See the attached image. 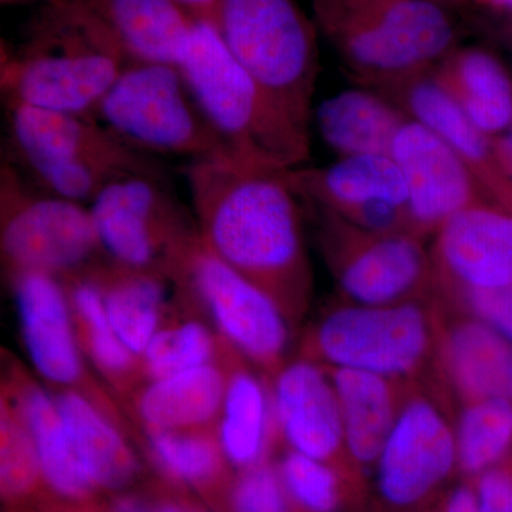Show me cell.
<instances>
[{
	"label": "cell",
	"instance_id": "obj_13",
	"mask_svg": "<svg viewBox=\"0 0 512 512\" xmlns=\"http://www.w3.org/2000/svg\"><path fill=\"white\" fill-rule=\"evenodd\" d=\"M8 278L23 342L37 373L57 389L82 394L131 440L138 441L140 433L87 370L63 279L37 271L15 272Z\"/></svg>",
	"mask_w": 512,
	"mask_h": 512
},
{
	"label": "cell",
	"instance_id": "obj_33",
	"mask_svg": "<svg viewBox=\"0 0 512 512\" xmlns=\"http://www.w3.org/2000/svg\"><path fill=\"white\" fill-rule=\"evenodd\" d=\"M457 473L473 480L512 453V402L504 397L461 406L454 421Z\"/></svg>",
	"mask_w": 512,
	"mask_h": 512
},
{
	"label": "cell",
	"instance_id": "obj_16",
	"mask_svg": "<svg viewBox=\"0 0 512 512\" xmlns=\"http://www.w3.org/2000/svg\"><path fill=\"white\" fill-rule=\"evenodd\" d=\"M390 157L406 183L413 234L424 241L458 212L488 202L457 151L417 121L403 124Z\"/></svg>",
	"mask_w": 512,
	"mask_h": 512
},
{
	"label": "cell",
	"instance_id": "obj_17",
	"mask_svg": "<svg viewBox=\"0 0 512 512\" xmlns=\"http://www.w3.org/2000/svg\"><path fill=\"white\" fill-rule=\"evenodd\" d=\"M104 37L128 62L177 66L195 19L173 0H49Z\"/></svg>",
	"mask_w": 512,
	"mask_h": 512
},
{
	"label": "cell",
	"instance_id": "obj_37",
	"mask_svg": "<svg viewBox=\"0 0 512 512\" xmlns=\"http://www.w3.org/2000/svg\"><path fill=\"white\" fill-rule=\"evenodd\" d=\"M437 295L451 311L480 320L512 343V284L490 289L437 285Z\"/></svg>",
	"mask_w": 512,
	"mask_h": 512
},
{
	"label": "cell",
	"instance_id": "obj_29",
	"mask_svg": "<svg viewBox=\"0 0 512 512\" xmlns=\"http://www.w3.org/2000/svg\"><path fill=\"white\" fill-rule=\"evenodd\" d=\"M441 89L487 136L512 126V80L504 64L487 50H453L433 69Z\"/></svg>",
	"mask_w": 512,
	"mask_h": 512
},
{
	"label": "cell",
	"instance_id": "obj_12",
	"mask_svg": "<svg viewBox=\"0 0 512 512\" xmlns=\"http://www.w3.org/2000/svg\"><path fill=\"white\" fill-rule=\"evenodd\" d=\"M101 251L113 264L167 274L200 234L156 173H128L110 181L90 202Z\"/></svg>",
	"mask_w": 512,
	"mask_h": 512
},
{
	"label": "cell",
	"instance_id": "obj_1",
	"mask_svg": "<svg viewBox=\"0 0 512 512\" xmlns=\"http://www.w3.org/2000/svg\"><path fill=\"white\" fill-rule=\"evenodd\" d=\"M284 171L225 158L185 170L202 241L278 306L295 332L311 306L313 274L298 195Z\"/></svg>",
	"mask_w": 512,
	"mask_h": 512
},
{
	"label": "cell",
	"instance_id": "obj_10",
	"mask_svg": "<svg viewBox=\"0 0 512 512\" xmlns=\"http://www.w3.org/2000/svg\"><path fill=\"white\" fill-rule=\"evenodd\" d=\"M451 403L427 383H417L375 468L377 512H431L457 473Z\"/></svg>",
	"mask_w": 512,
	"mask_h": 512
},
{
	"label": "cell",
	"instance_id": "obj_25",
	"mask_svg": "<svg viewBox=\"0 0 512 512\" xmlns=\"http://www.w3.org/2000/svg\"><path fill=\"white\" fill-rule=\"evenodd\" d=\"M53 397L87 480L101 497L126 493L141 476L130 437L82 394L57 389Z\"/></svg>",
	"mask_w": 512,
	"mask_h": 512
},
{
	"label": "cell",
	"instance_id": "obj_24",
	"mask_svg": "<svg viewBox=\"0 0 512 512\" xmlns=\"http://www.w3.org/2000/svg\"><path fill=\"white\" fill-rule=\"evenodd\" d=\"M322 367L338 396L350 457L366 474L370 467L375 468L417 383L360 370Z\"/></svg>",
	"mask_w": 512,
	"mask_h": 512
},
{
	"label": "cell",
	"instance_id": "obj_46",
	"mask_svg": "<svg viewBox=\"0 0 512 512\" xmlns=\"http://www.w3.org/2000/svg\"><path fill=\"white\" fill-rule=\"evenodd\" d=\"M3 512H19V511L12 510V508H6V510L3 511Z\"/></svg>",
	"mask_w": 512,
	"mask_h": 512
},
{
	"label": "cell",
	"instance_id": "obj_35",
	"mask_svg": "<svg viewBox=\"0 0 512 512\" xmlns=\"http://www.w3.org/2000/svg\"><path fill=\"white\" fill-rule=\"evenodd\" d=\"M279 476L291 510L301 512H342L360 510L366 488L338 473L335 468L286 447L278 463Z\"/></svg>",
	"mask_w": 512,
	"mask_h": 512
},
{
	"label": "cell",
	"instance_id": "obj_39",
	"mask_svg": "<svg viewBox=\"0 0 512 512\" xmlns=\"http://www.w3.org/2000/svg\"><path fill=\"white\" fill-rule=\"evenodd\" d=\"M19 512H154L150 500L133 494L109 495L87 503H69L49 495L35 507Z\"/></svg>",
	"mask_w": 512,
	"mask_h": 512
},
{
	"label": "cell",
	"instance_id": "obj_40",
	"mask_svg": "<svg viewBox=\"0 0 512 512\" xmlns=\"http://www.w3.org/2000/svg\"><path fill=\"white\" fill-rule=\"evenodd\" d=\"M150 503L154 512H214L198 495L163 477L151 485Z\"/></svg>",
	"mask_w": 512,
	"mask_h": 512
},
{
	"label": "cell",
	"instance_id": "obj_5",
	"mask_svg": "<svg viewBox=\"0 0 512 512\" xmlns=\"http://www.w3.org/2000/svg\"><path fill=\"white\" fill-rule=\"evenodd\" d=\"M128 60L104 37L47 3L28 45L3 56L8 104L96 117Z\"/></svg>",
	"mask_w": 512,
	"mask_h": 512
},
{
	"label": "cell",
	"instance_id": "obj_31",
	"mask_svg": "<svg viewBox=\"0 0 512 512\" xmlns=\"http://www.w3.org/2000/svg\"><path fill=\"white\" fill-rule=\"evenodd\" d=\"M409 117L382 94L346 90L323 101L316 126L340 157L390 156L394 138Z\"/></svg>",
	"mask_w": 512,
	"mask_h": 512
},
{
	"label": "cell",
	"instance_id": "obj_28",
	"mask_svg": "<svg viewBox=\"0 0 512 512\" xmlns=\"http://www.w3.org/2000/svg\"><path fill=\"white\" fill-rule=\"evenodd\" d=\"M103 298L111 326L121 342L141 357L148 343L173 311L167 298L173 278L160 272L137 271L111 261H97L89 268Z\"/></svg>",
	"mask_w": 512,
	"mask_h": 512
},
{
	"label": "cell",
	"instance_id": "obj_49",
	"mask_svg": "<svg viewBox=\"0 0 512 512\" xmlns=\"http://www.w3.org/2000/svg\"><path fill=\"white\" fill-rule=\"evenodd\" d=\"M431 512H440V511H431Z\"/></svg>",
	"mask_w": 512,
	"mask_h": 512
},
{
	"label": "cell",
	"instance_id": "obj_27",
	"mask_svg": "<svg viewBox=\"0 0 512 512\" xmlns=\"http://www.w3.org/2000/svg\"><path fill=\"white\" fill-rule=\"evenodd\" d=\"M141 446L160 477L198 495L214 512H225L237 471L222 450L217 427L144 431Z\"/></svg>",
	"mask_w": 512,
	"mask_h": 512
},
{
	"label": "cell",
	"instance_id": "obj_8",
	"mask_svg": "<svg viewBox=\"0 0 512 512\" xmlns=\"http://www.w3.org/2000/svg\"><path fill=\"white\" fill-rule=\"evenodd\" d=\"M312 207L320 252L340 302L389 306L437 295L436 271L424 239L406 232L369 231Z\"/></svg>",
	"mask_w": 512,
	"mask_h": 512
},
{
	"label": "cell",
	"instance_id": "obj_22",
	"mask_svg": "<svg viewBox=\"0 0 512 512\" xmlns=\"http://www.w3.org/2000/svg\"><path fill=\"white\" fill-rule=\"evenodd\" d=\"M2 393L15 403L35 440L50 493L69 503L99 500L101 495L84 476L55 397L19 363H8Z\"/></svg>",
	"mask_w": 512,
	"mask_h": 512
},
{
	"label": "cell",
	"instance_id": "obj_36",
	"mask_svg": "<svg viewBox=\"0 0 512 512\" xmlns=\"http://www.w3.org/2000/svg\"><path fill=\"white\" fill-rule=\"evenodd\" d=\"M225 512H291L288 495L272 460L237 471Z\"/></svg>",
	"mask_w": 512,
	"mask_h": 512
},
{
	"label": "cell",
	"instance_id": "obj_19",
	"mask_svg": "<svg viewBox=\"0 0 512 512\" xmlns=\"http://www.w3.org/2000/svg\"><path fill=\"white\" fill-rule=\"evenodd\" d=\"M376 92L409 119L443 137L470 168L485 200L512 211V181L498 163L491 137L458 109L434 79L433 70L380 87Z\"/></svg>",
	"mask_w": 512,
	"mask_h": 512
},
{
	"label": "cell",
	"instance_id": "obj_42",
	"mask_svg": "<svg viewBox=\"0 0 512 512\" xmlns=\"http://www.w3.org/2000/svg\"><path fill=\"white\" fill-rule=\"evenodd\" d=\"M494 153L498 163L503 168L504 174L512 181V126L504 133L491 137Z\"/></svg>",
	"mask_w": 512,
	"mask_h": 512
},
{
	"label": "cell",
	"instance_id": "obj_43",
	"mask_svg": "<svg viewBox=\"0 0 512 512\" xmlns=\"http://www.w3.org/2000/svg\"><path fill=\"white\" fill-rule=\"evenodd\" d=\"M173 2L187 10L195 19L211 22L218 0H173Z\"/></svg>",
	"mask_w": 512,
	"mask_h": 512
},
{
	"label": "cell",
	"instance_id": "obj_47",
	"mask_svg": "<svg viewBox=\"0 0 512 512\" xmlns=\"http://www.w3.org/2000/svg\"><path fill=\"white\" fill-rule=\"evenodd\" d=\"M3 2H12V0H3Z\"/></svg>",
	"mask_w": 512,
	"mask_h": 512
},
{
	"label": "cell",
	"instance_id": "obj_45",
	"mask_svg": "<svg viewBox=\"0 0 512 512\" xmlns=\"http://www.w3.org/2000/svg\"><path fill=\"white\" fill-rule=\"evenodd\" d=\"M507 399L510 400V402H512V365H511L510 383H508Z\"/></svg>",
	"mask_w": 512,
	"mask_h": 512
},
{
	"label": "cell",
	"instance_id": "obj_9",
	"mask_svg": "<svg viewBox=\"0 0 512 512\" xmlns=\"http://www.w3.org/2000/svg\"><path fill=\"white\" fill-rule=\"evenodd\" d=\"M170 276L266 379H274L289 362L293 329L288 320L261 289L222 262L200 234L177 256Z\"/></svg>",
	"mask_w": 512,
	"mask_h": 512
},
{
	"label": "cell",
	"instance_id": "obj_11",
	"mask_svg": "<svg viewBox=\"0 0 512 512\" xmlns=\"http://www.w3.org/2000/svg\"><path fill=\"white\" fill-rule=\"evenodd\" d=\"M0 247L6 275L69 276L96 264L101 245L89 208L29 191L13 168L0 177Z\"/></svg>",
	"mask_w": 512,
	"mask_h": 512
},
{
	"label": "cell",
	"instance_id": "obj_41",
	"mask_svg": "<svg viewBox=\"0 0 512 512\" xmlns=\"http://www.w3.org/2000/svg\"><path fill=\"white\" fill-rule=\"evenodd\" d=\"M440 512H481L478 508L476 495L470 484L464 481L444 495L440 503Z\"/></svg>",
	"mask_w": 512,
	"mask_h": 512
},
{
	"label": "cell",
	"instance_id": "obj_18",
	"mask_svg": "<svg viewBox=\"0 0 512 512\" xmlns=\"http://www.w3.org/2000/svg\"><path fill=\"white\" fill-rule=\"evenodd\" d=\"M437 285L490 289L512 284V211L481 202L458 212L434 235Z\"/></svg>",
	"mask_w": 512,
	"mask_h": 512
},
{
	"label": "cell",
	"instance_id": "obj_30",
	"mask_svg": "<svg viewBox=\"0 0 512 512\" xmlns=\"http://www.w3.org/2000/svg\"><path fill=\"white\" fill-rule=\"evenodd\" d=\"M62 279L84 356L106 379L121 403L126 402L138 387L147 382L143 360L121 342L111 326L99 286L90 275L89 268Z\"/></svg>",
	"mask_w": 512,
	"mask_h": 512
},
{
	"label": "cell",
	"instance_id": "obj_3",
	"mask_svg": "<svg viewBox=\"0 0 512 512\" xmlns=\"http://www.w3.org/2000/svg\"><path fill=\"white\" fill-rule=\"evenodd\" d=\"M313 20L350 76L376 90L457 49L453 20L433 0H313Z\"/></svg>",
	"mask_w": 512,
	"mask_h": 512
},
{
	"label": "cell",
	"instance_id": "obj_6",
	"mask_svg": "<svg viewBox=\"0 0 512 512\" xmlns=\"http://www.w3.org/2000/svg\"><path fill=\"white\" fill-rule=\"evenodd\" d=\"M211 23L235 60L308 130L318 28L298 0H218Z\"/></svg>",
	"mask_w": 512,
	"mask_h": 512
},
{
	"label": "cell",
	"instance_id": "obj_21",
	"mask_svg": "<svg viewBox=\"0 0 512 512\" xmlns=\"http://www.w3.org/2000/svg\"><path fill=\"white\" fill-rule=\"evenodd\" d=\"M221 363L227 370V389L218 420V437L235 471L272 460L284 444L276 424L271 384L256 367L228 343Z\"/></svg>",
	"mask_w": 512,
	"mask_h": 512
},
{
	"label": "cell",
	"instance_id": "obj_44",
	"mask_svg": "<svg viewBox=\"0 0 512 512\" xmlns=\"http://www.w3.org/2000/svg\"><path fill=\"white\" fill-rule=\"evenodd\" d=\"M484 5L493 6V8L507 10L512 13V0H476Z\"/></svg>",
	"mask_w": 512,
	"mask_h": 512
},
{
	"label": "cell",
	"instance_id": "obj_20",
	"mask_svg": "<svg viewBox=\"0 0 512 512\" xmlns=\"http://www.w3.org/2000/svg\"><path fill=\"white\" fill-rule=\"evenodd\" d=\"M511 365L510 340L480 320L447 308L436 384L450 403L464 406L493 397L507 399Z\"/></svg>",
	"mask_w": 512,
	"mask_h": 512
},
{
	"label": "cell",
	"instance_id": "obj_38",
	"mask_svg": "<svg viewBox=\"0 0 512 512\" xmlns=\"http://www.w3.org/2000/svg\"><path fill=\"white\" fill-rule=\"evenodd\" d=\"M481 512H512V453L503 463L466 481Z\"/></svg>",
	"mask_w": 512,
	"mask_h": 512
},
{
	"label": "cell",
	"instance_id": "obj_26",
	"mask_svg": "<svg viewBox=\"0 0 512 512\" xmlns=\"http://www.w3.org/2000/svg\"><path fill=\"white\" fill-rule=\"evenodd\" d=\"M10 133L23 164L66 163L80 158L140 153L90 117L10 104Z\"/></svg>",
	"mask_w": 512,
	"mask_h": 512
},
{
	"label": "cell",
	"instance_id": "obj_34",
	"mask_svg": "<svg viewBox=\"0 0 512 512\" xmlns=\"http://www.w3.org/2000/svg\"><path fill=\"white\" fill-rule=\"evenodd\" d=\"M0 493L6 508L20 511L53 495L43 476L35 440L5 393L0 400Z\"/></svg>",
	"mask_w": 512,
	"mask_h": 512
},
{
	"label": "cell",
	"instance_id": "obj_48",
	"mask_svg": "<svg viewBox=\"0 0 512 512\" xmlns=\"http://www.w3.org/2000/svg\"><path fill=\"white\" fill-rule=\"evenodd\" d=\"M291 512H301V511H295V510H291Z\"/></svg>",
	"mask_w": 512,
	"mask_h": 512
},
{
	"label": "cell",
	"instance_id": "obj_7",
	"mask_svg": "<svg viewBox=\"0 0 512 512\" xmlns=\"http://www.w3.org/2000/svg\"><path fill=\"white\" fill-rule=\"evenodd\" d=\"M96 117L140 153L231 160L174 64L128 63Z\"/></svg>",
	"mask_w": 512,
	"mask_h": 512
},
{
	"label": "cell",
	"instance_id": "obj_32",
	"mask_svg": "<svg viewBox=\"0 0 512 512\" xmlns=\"http://www.w3.org/2000/svg\"><path fill=\"white\" fill-rule=\"evenodd\" d=\"M200 306L178 286L173 311L141 356L147 382L211 363L224 355L228 340L200 318Z\"/></svg>",
	"mask_w": 512,
	"mask_h": 512
},
{
	"label": "cell",
	"instance_id": "obj_15",
	"mask_svg": "<svg viewBox=\"0 0 512 512\" xmlns=\"http://www.w3.org/2000/svg\"><path fill=\"white\" fill-rule=\"evenodd\" d=\"M269 384L285 446L335 468L367 490L366 474L350 457L338 396L325 369L298 357L289 360Z\"/></svg>",
	"mask_w": 512,
	"mask_h": 512
},
{
	"label": "cell",
	"instance_id": "obj_4",
	"mask_svg": "<svg viewBox=\"0 0 512 512\" xmlns=\"http://www.w3.org/2000/svg\"><path fill=\"white\" fill-rule=\"evenodd\" d=\"M446 316L439 295L389 306L338 301L305 330L298 357L325 367L436 384Z\"/></svg>",
	"mask_w": 512,
	"mask_h": 512
},
{
	"label": "cell",
	"instance_id": "obj_14",
	"mask_svg": "<svg viewBox=\"0 0 512 512\" xmlns=\"http://www.w3.org/2000/svg\"><path fill=\"white\" fill-rule=\"evenodd\" d=\"M282 174L299 198L356 227L413 234L406 183L390 156L340 157L326 167Z\"/></svg>",
	"mask_w": 512,
	"mask_h": 512
},
{
	"label": "cell",
	"instance_id": "obj_2",
	"mask_svg": "<svg viewBox=\"0 0 512 512\" xmlns=\"http://www.w3.org/2000/svg\"><path fill=\"white\" fill-rule=\"evenodd\" d=\"M231 160L286 171L309 158V131L235 60L208 20H197L177 64Z\"/></svg>",
	"mask_w": 512,
	"mask_h": 512
},
{
	"label": "cell",
	"instance_id": "obj_23",
	"mask_svg": "<svg viewBox=\"0 0 512 512\" xmlns=\"http://www.w3.org/2000/svg\"><path fill=\"white\" fill-rule=\"evenodd\" d=\"M227 389V370L211 363L150 380L123 403L141 431L218 427Z\"/></svg>",
	"mask_w": 512,
	"mask_h": 512
}]
</instances>
